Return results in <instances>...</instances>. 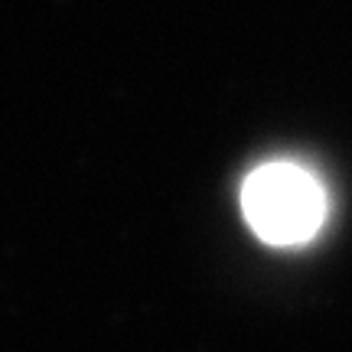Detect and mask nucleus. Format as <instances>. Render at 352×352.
<instances>
[{
	"label": "nucleus",
	"mask_w": 352,
	"mask_h": 352,
	"mask_svg": "<svg viewBox=\"0 0 352 352\" xmlns=\"http://www.w3.org/2000/svg\"><path fill=\"white\" fill-rule=\"evenodd\" d=\"M245 222L264 245L297 248L316 239L327 219V192L307 166L274 164L258 166L241 186Z\"/></svg>",
	"instance_id": "nucleus-1"
}]
</instances>
